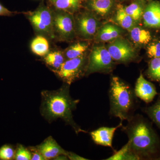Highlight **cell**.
<instances>
[{
	"instance_id": "83f0119b",
	"label": "cell",
	"mask_w": 160,
	"mask_h": 160,
	"mask_svg": "<svg viewBox=\"0 0 160 160\" xmlns=\"http://www.w3.org/2000/svg\"><path fill=\"white\" fill-rule=\"evenodd\" d=\"M147 54L151 58L160 57V41L150 43L147 46Z\"/></svg>"
},
{
	"instance_id": "8992f818",
	"label": "cell",
	"mask_w": 160,
	"mask_h": 160,
	"mask_svg": "<svg viewBox=\"0 0 160 160\" xmlns=\"http://www.w3.org/2000/svg\"><path fill=\"white\" fill-rule=\"evenodd\" d=\"M85 54L79 57L66 60L59 69L53 72L64 83L71 85L86 73L88 58Z\"/></svg>"
},
{
	"instance_id": "484cf974",
	"label": "cell",
	"mask_w": 160,
	"mask_h": 160,
	"mask_svg": "<svg viewBox=\"0 0 160 160\" xmlns=\"http://www.w3.org/2000/svg\"><path fill=\"white\" fill-rule=\"evenodd\" d=\"M32 154L29 148H26L22 144H18L15 149L14 160H31Z\"/></svg>"
},
{
	"instance_id": "7402d4cb",
	"label": "cell",
	"mask_w": 160,
	"mask_h": 160,
	"mask_svg": "<svg viewBox=\"0 0 160 160\" xmlns=\"http://www.w3.org/2000/svg\"><path fill=\"white\" fill-rule=\"evenodd\" d=\"M142 110L160 130V96L154 104L143 108Z\"/></svg>"
},
{
	"instance_id": "e0dca14e",
	"label": "cell",
	"mask_w": 160,
	"mask_h": 160,
	"mask_svg": "<svg viewBox=\"0 0 160 160\" xmlns=\"http://www.w3.org/2000/svg\"><path fill=\"white\" fill-rule=\"evenodd\" d=\"M113 3V0H89L87 6L96 13L105 16L109 13Z\"/></svg>"
},
{
	"instance_id": "9a60e30c",
	"label": "cell",
	"mask_w": 160,
	"mask_h": 160,
	"mask_svg": "<svg viewBox=\"0 0 160 160\" xmlns=\"http://www.w3.org/2000/svg\"><path fill=\"white\" fill-rule=\"evenodd\" d=\"M50 7L73 14L80 9L82 0H48Z\"/></svg>"
},
{
	"instance_id": "603a6c76",
	"label": "cell",
	"mask_w": 160,
	"mask_h": 160,
	"mask_svg": "<svg viewBox=\"0 0 160 160\" xmlns=\"http://www.w3.org/2000/svg\"><path fill=\"white\" fill-rule=\"evenodd\" d=\"M106 160H137L138 158L131 151L129 148L128 143L123 146L121 149L115 152L111 156L106 159Z\"/></svg>"
},
{
	"instance_id": "4fadbf2b",
	"label": "cell",
	"mask_w": 160,
	"mask_h": 160,
	"mask_svg": "<svg viewBox=\"0 0 160 160\" xmlns=\"http://www.w3.org/2000/svg\"><path fill=\"white\" fill-rule=\"evenodd\" d=\"M142 18L146 27L160 28V2L153 1L149 3L144 9Z\"/></svg>"
},
{
	"instance_id": "8fae6325",
	"label": "cell",
	"mask_w": 160,
	"mask_h": 160,
	"mask_svg": "<svg viewBox=\"0 0 160 160\" xmlns=\"http://www.w3.org/2000/svg\"><path fill=\"white\" fill-rule=\"evenodd\" d=\"M134 90L137 98H139L146 103L152 102L158 94L155 86L146 80L142 72L140 73L137 80Z\"/></svg>"
},
{
	"instance_id": "3957f363",
	"label": "cell",
	"mask_w": 160,
	"mask_h": 160,
	"mask_svg": "<svg viewBox=\"0 0 160 160\" xmlns=\"http://www.w3.org/2000/svg\"><path fill=\"white\" fill-rule=\"evenodd\" d=\"M109 113L122 122L134 115L138 101L132 87L117 76L112 77L109 89Z\"/></svg>"
},
{
	"instance_id": "d4e9b609",
	"label": "cell",
	"mask_w": 160,
	"mask_h": 160,
	"mask_svg": "<svg viewBox=\"0 0 160 160\" xmlns=\"http://www.w3.org/2000/svg\"><path fill=\"white\" fill-rule=\"evenodd\" d=\"M125 11L135 22L139 21L142 17L144 10L143 7L138 3H132L125 8Z\"/></svg>"
},
{
	"instance_id": "9c48e42d",
	"label": "cell",
	"mask_w": 160,
	"mask_h": 160,
	"mask_svg": "<svg viewBox=\"0 0 160 160\" xmlns=\"http://www.w3.org/2000/svg\"><path fill=\"white\" fill-rule=\"evenodd\" d=\"M98 26L97 19L89 12L81 13L75 20L76 32L86 39H89L95 36Z\"/></svg>"
},
{
	"instance_id": "ffe728a7",
	"label": "cell",
	"mask_w": 160,
	"mask_h": 160,
	"mask_svg": "<svg viewBox=\"0 0 160 160\" xmlns=\"http://www.w3.org/2000/svg\"><path fill=\"white\" fill-rule=\"evenodd\" d=\"M31 49L32 52L37 55L45 57L49 52V41L45 37L38 36L32 42Z\"/></svg>"
},
{
	"instance_id": "5b68a950",
	"label": "cell",
	"mask_w": 160,
	"mask_h": 160,
	"mask_svg": "<svg viewBox=\"0 0 160 160\" xmlns=\"http://www.w3.org/2000/svg\"><path fill=\"white\" fill-rule=\"evenodd\" d=\"M52 9L55 40L63 42L71 41L76 33L73 14L54 8Z\"/></svg>"
},
{
	"instance_id": "7c38bea8",
	"label": "cell",
	"mask_w": 160,
	"mask_h": 160,
	"mask_svg": "<svg viewBox=\"0 0 160 160\" xmlns=\"http://www.w3.org/2000/svg\"><path fill=\"white\" fill-rule=\"evenodd\" d=\"M122 126V122H121L116 127H101L90 132L92 139L97 145L109 147L113 149L112 139L117 129Z\"/></svg>"
},
{
	"instance_id": "44dd1931",
	"label": "cell",
	"mask_w": 160,
	"mask_h": 160,
	"mask_svg": "<svg viewBox=\"0 0 160 160\" xmlns=\"http://www.w3.org/2000/svg\"><path fill=\"white\" fill-rule=\"evenodd\" d=\"M115 20L118 24L123 29L130 30L134 27L135 22L125 11V7L122 6H118Z\"/></svg>"
},
{
	"instance_id": "277c9868",
	"label": "cell",
	"mask_w": 160,
	"mask_h": 160,
	"mask_svg": "<svg viewBox=\"0 0 160 160\" xmlns=\"http://www.w3.org/2000/svg\"><path fill=\"white\" fill-rule=\"evenodd\" d=\"M39 35L55 40L53 31L52 9L42 2L34 11L24 13Z\"/></svg>"
},
{
	"instance_id": "52a82bcc",
	"label": "cell",
	"mask_w": 160,
	"mask_h": 160,
	"mask_svg": "<svg viewBox=\"0 0 160 160\" xmlns=\"http://www.w3.org/2000/svg\"><path fill=\"white\" fill-rule=\"evenodd\" d=\"M113 59L107 48L95 46L92 49L88 58L86 74L95 72H109L113 67Z\"/></svg>"
},
{
	"instance_id": "f1b7e54d",
	"label": "cell",
	"mask_w": 160,
	"mask_h": 160,
	"mask_svg": "<svg viewBox=\"0 0 160 160\" xmlns=\"http://www.w3.org/2000/svg\"><path fill=\"white\" fill-rule=\"evenodd\" d=\"M28 148L31 152V160H46L43 156L37 150L35 146H30Z\"/></svg>"
},
{
	"instance_id": "5bb4252c",
	"label": "cell",
	"mask_w": 160,
	"mask_h": 160,
	"mask_svg": "<svg viewBox=\"0 0 160 160\" xmlns=\"http://www.w3.org/2000/svg\"><path fill=\"white\" fill-rule=\"evenodd\" d=\"M122 33L120 27L112 24H106L98 29L95 35L96 41L99 42H108L119 37Z\"/></svg>"
},
{
	"instance_id": "2e32d148",
	"label": "cell",
	"mask_w": 160,
	"mask_h": 160,
	"mask_svg": "<svg viewBox=\"0 0 160 160\" xmlns=\"http://www.w3.org/2000/svg\"><path fill=\"white\" fill-rule=\"evenodd\" d=\"M66 60L63 52L60 50L49 52L44 58V62L52 72L59 69Z\"/></svg>"
},
{
	"instance_id": "6da1fadb",
	"label": "cell",
	"mask_w": 160,
	"mask_h": 160,
	"mask_svg": "<svg viewBox=\"0 0 160 160\" xmlns=\"http://www.w3.org/2000/svg\"><path fill=\"white\" fill-rule=\"evenodd\" d=\"M122 130L128 137L130 151L138 160H160V138L152 124L142 115H134Z\"/></svg>"
},
{
	"instance_id": "ac0fdd59",
	"label": "cell",
	"mask_w": 160,
	"mask_h": 160,
	"mask_svg": "<svg viewBox=\"0 0 160 160\" xmlns=\"http://www.w3.org/2000/svg\"><path fill=\"white\" fill-rule=\"evenodd\" d=\"M130 37L133 42L140 46L149 44L152 40L150 32L140 27H133L129 30Z\"/></svg>"
},
{
	"instance_id": "f546056e",
	"label": "cell",
	"mask_w": 160,
	"mask_h": 160,
	"mask_svg": "<svg viewBox=\"0 0 160 160\" xmlns=\"http://www.w3.org/2000/svg\"><path fill=\"white\" fill-rule=\"evenodd\" d=\"M18 13L17 12L10 11L0 3V16L11 17Z\"/></svg>"
},
{
	"instance_id": "cb8c5ba5",
	"label": "cell",
	"mask_w": 160,
	"mask_h": 160,
	"mask_svg": "<svg viewBox=\"0 0 160 160\" xmlns=\"http://www.w3.org/2000/svg\"><path fill=\"white\" fill-rule=\"evenodd\" d=\"M147 74L153 81L160 82V57L152 58L149 62Z\"/></svg>"
},
{
	"instance_id": "30bf717a",
	"label": "cell",
	"mask_w": 160,
	"mask_h": 160,
	"mask_svg": "<svg viewBox=\"0 0 160 160\" xmlns=\"http://www.w3.org/2000/svg\"><path fill=\"white\" fill-rule=\"evenodd\" d=\"M35 147L46 160H54L60 155L67 156L68 153V151L63 149L52 136L48 137Z\"/></svg>"
},
{
	"instance_id": "4dcf8cb0",
	"label": "cell",
	"mask_w": 160,
	"mask_h": 160,
	"mask_svg": "<svg viewBox=\"0 0 160 160\" xmlns=\"http://www.w3.org/2000/svg\"><path fill=\"white\" fill-rule=\"evenodd\" d=\"M67 157L69 160H88V159L82 157L79 155L77 154L74 152H68L67 155Z\"/></svg>"
},
{
	"instance_id": "ba28073f",
	"label": "cell",
	"mask_w": 160,
	"mask_h": 160,
	"mask_svg": "<svg viewBox=\"0 0 160 160\" xmlns=\"http://www.w3.org/2000/svg\"><path fill=\"white\" fill-rule=\"evenodd\" d=\"M112 59L118 62H129L136 57L134 48L126 40L118 38L107 48Z\"/></svg>"
},
{
	"instance_id": "7a4b0ae2",
	"label": "cell",
	"mask_w": 160,
	"mask_h": 160,
	"mask_svg": "<svg viewBox=\"0 0 160 160\" xmlns=\"http://www.w3.org/2000/svg\"><path fill=\"white\" fill-rule=\"evenodd\" d=\"M70 85L64 83L61 88L54 90H43L41 92L42 103L40 112L42 116L51 123L61 119L72 127L76 134L86 133L75 122L72 112L77 108L79 100L71 97L69 91Z\"/></svg>"
},
{
	"instance_id": "d6986e66",
	"label": "cell",
	"mask_w": 160,
	"mask_h": 160,
	"mask_svg": "<svg viewBox=\"0 0 160 160\" xmlns=\"http://www.w3.org/2000/svg\"><path fill=\"white\" fill-rule=\"evenodd\" d=\"M89 43L80 42L74 43L63 51L66 60L79 57L85 54L89 47Z\"/></svg>"
},
{
	"instance_id": "4316f807",
	"label": "cell",
	"mask_w": 160,
	"mask_h": 160,
	"mask_svg": "<svg viewBox=\"0 0 160 160\" xmlns=\"http://www.w3.org/2000/svg\"><path fill=\"white\" fill-rule=\"evenodd\" d=\"M15 149L9 144L3 145L0 148V160L14 159Z\"/></svg>"
}]
</instances>
